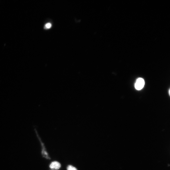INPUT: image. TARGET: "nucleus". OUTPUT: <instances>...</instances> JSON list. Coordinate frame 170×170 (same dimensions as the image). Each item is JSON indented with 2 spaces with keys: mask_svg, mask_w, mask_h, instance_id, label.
<instances>
[{
  "mask_svg": "<svg viewBox=\"0 0 170 170\" xmlns=\"http://www.w3.org/2000/svg\"><path fill=\"white\" fill-rule=\"evenodd\" d=\"M145 85L144 80L142 78L137 79L135 84V88L138 90H140L143 88Z\"/></svg>",
  "mask_w": 170,
  "mask_h": 170,
  "instance_id": "nucleus-2",
  "label": "nucleus"
},
{
  "mask_svg": "<svg viewBox=\"0 0 170 170\" xmlns=\"http://www.w3.org/2000/svg\"><path fill=\"white\" fill-rule=\"evenodd\" d=\"M61 167L60 163L57 161H54L50 164L49 167L51 169H59Z\"/></svg>",
  "mask_w": 170,
  "mask_h": 170,
  "instance_id": "nucleus-3",
  "label": "nucleus"
},
{
  "mask_svg": "<svg viewBox=\"0 0 170 170\" xmlns=\"http://www.w3.org/2000/svg\"><path fill=\"white\" fill-rule=\"evenodd\" d=\"M52 26V25L51 23H48L46 24L45 26V28L46 29H49L51 28Z\"/></svg>",
  "mask_w": 170,
  "mask_h": 170,
  "instance_id": "nucleus-4",
  "label": "nucleus"
},
{
  "mask_svg": "<svg viewBox=\"0 0 170 170\" xmlns=\"http://www.w3.org/2000/svg\"><path fill=\"white\" fill-rule=\"evenodd\" d=\"M67 170H77V169L72 166H69L67 167Z\"/></svg>",
  "mask_w": 170,
  "mask_h": 170,
  "instance_id": "nucleus-5",
  "label": "nucleus"
},
{
  "mask_svg": "<svg viewBox=\"0 0 170 170\" xmlns=\"http://www.w3.org/2000/svg\"><path fill=\"white\" fill-rule=\"evenodd\" d=\"M35 130L36 134L38 138L40 140L41 144V146L42 147V156L47 159H50V157L49 156L48 153L47 152L45 146H44V144L41 141V138H40L38 134V133H37V130Z\"/></svg>",
  "mask_w": 170,
  "mask_h": 170,
  "instance_id": "nucleus-1",
  "label": "nucleus"
}]
</instances>
